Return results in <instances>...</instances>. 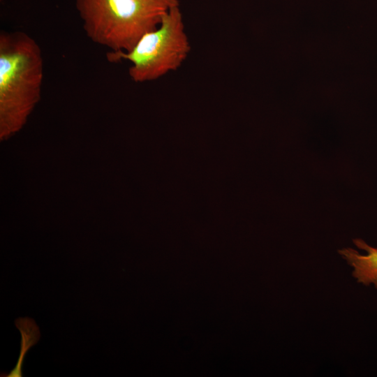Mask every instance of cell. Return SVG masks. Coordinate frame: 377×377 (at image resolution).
Returning a JSON list of instances; mask_svg holds the SVG:
<instances>
[{"label": "cell", "instance_id": "277c9868", "mask_svg": "<svg viewBox=\"0 0 377 377\" xmlns=\"http://www.w3.org/2000/svg\"><path fill=\"white\" fill-rule=\"evenodd\" d=\"M353 242L367 253L361 255L351 248L343 249L339 253L354 268L353 276L359 283L365 286L373 283L377 288V248L371 247L360 239H355Z\"/></svg>", "mask_w": 377, "mask_h": 377}, {"label": "cell", "instance_id": "3957f363", "mask_svg": "<svg viewBox=\"0 0 377 377\" xmlns=\"http://www.w3.org/2000/svg\"><path fill=\"white\" fill-rule=\"evenodd\" d=\"M191 50L179 6L172 8L159 26L145 34L128 52L107 53L110 62L128 61V75L137 83L156 80L177 70Z\"/></svg>", "mask_w": 377, "mask_h": 377}, {"label": "cell", "instance_id": "7a4b0ae2", "mask_svg": "<svg viewBox=\"0 0 377 377\" xmlns=\"http://www.w3.org/2000/svg\"><path fill=\"white\" fill-rule=\"evenodd\" d=\"M178 0H75L86 36L112 52H128L156 29Z\"/></svg>", "mask_w": 377, "mask_h": 377}, {"label": "cell", "instance_id": "5b68a950", "mask_svg": "<svg viewBox=\"0 0 377 377\" xmlns=\"http://www.w3.org/2000/svg\"><path fill=\"white\" fill-rule=\"evenodd\" d=\"M15 325L22 334L21 350L19 360L15 368L6 376H22L21 367L24 356L30 347L36 344L39 338L40 332L34 320L26 318L15 320Z\"/></svg>", "mask_w": 377, "mask_h": 377}, {"label": "cell", "instance_id": "6da1fadb", "mask_svg": "<svg viewBox=\"0 0 377 377\" xmlns=\"http://www.w3.org/2000/svg\"><path fill=\"white\" fill-rule=\"evenodd\" d=\"M43 58L38 43L21 31L0 34V138L26 124L40 99Z\"/></svg>", "mask_w": 377, "mask_h": 377}]
</instances>
